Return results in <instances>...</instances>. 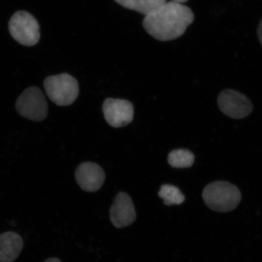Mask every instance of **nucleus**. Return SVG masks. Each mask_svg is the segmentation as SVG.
Returning a JSON list of instances; mask_svg holds the SVG:
<instances>
[{"mask_svg":"<svg viewBox=\"0 0 262 262\" xmlns=\"http://www.w3.org/2000/svg\"><path fill=\"white\" fill-rule=\"evenodd\" d=\"M159 196L167 206L180 205L185 201V196L180 190L171 185H162L159 192Z\"/></svg>","mask_w":262,"mask_h":262,"instance_id":"obj_13","label":"nucleus"},{"mask_svg":"<svg viewBox=\"0 0 262 262\" xmlns=\"http://www.w3.org/2000/svg\"><path fill=\"white\" fill-rule=\"evenodd\" d=\"M217 102L222 112L234 119H244L253 109V104L248 97L234 90L222 91L219 95Z\"/></svg>","mask_w":262,"mask_h":262,"instance_id":"obj_6","label":"nucleus"},{"mask_svg":"<svg viewBox=\"0 0 262 262\" xmlns=\"http://www.w3.org/2000/svg\"><path fill=\"white\" fill-rule=\"evenodd\" d=\"M9 30L12 38L25 47H32L40 40V26L34 16L26 11H19L12 16Z\"/></svg>","mask_w":262,"mask_h":262,"instance_id":"obj_4","label":"nucleus"},{"mask_svg":"<svg viewBox=\"0 0 262 262\" xmlns=\"http://www.w3.org/2000/svg\"><path fill=\"white\" fill-rule=\"evenodd\" d=\"M24 241L14 232H6L0 235V262H13L20 254Z\"/></svg>","mask_w":262,"mask_h":262,"instance_id":"obj_10","label":"nucleus"},{"mask_svg":"<svg viewBox=\"0 0 262 262\" xmlns=\"http://www.w3.org/2000/svg\"><path fill=\"white\" fill-rule=\"evenodd\" d=\"M15 108L21 116L35 122H41L48 114L47 99L41 90L35 86L23 92L16 101Z\"/></svg>","mask_w":262,"mask_h":262,"instance_id":"obj_5","label":"nucleus"},{"mask_svg":"<svg viewBox=\"0 0 262 262\" xmlns=\"http://www.w3.org/2000/svg\"><path fill=\"white\" fill-rule=\"evenodd\" d=\"M188 0H171V2L178 3H181V4H183L186 2H187Z\"/></svg>","mask_w":262,"mask_h":262,"instance_id":"obj_16","label":"nucleus"},{"mask_svg":"<svg viewBox=\"0 0 262 262\" xmlns=\"http://www.w3.org/2000/svg\"><path fill=\"white\" fill-rule=\"evenodd\" d=\"M43 85L49 99L58 106L71 105L79 94L78 81L67 73L46 78Z\"/></svg>","mask_w":262,"mask_h":262,"instance_id":"obj_3","label":"nucleus"},{"mask_svg":"<svg viewBox=\"0 0 262 262\" xmlns=\"http://www.w3.org/2000/svg\"><path fill=\"white\" fill-rule=\"evenodd\" d=\"M44 262H61V261L57 258H48L47 260Z\"/></svg>","mask_w":262,"mask_h":262,"instance_id":"obj_15","label":"nucleus"},{"mask_svg":"<svg viewBox=\"0 0 262 262\" xmlns=\"http://www.w3.org/2000/svg\"><path fill=\"white\" fill-rule=\"evenodd\" d=\"M257 35L258 40H259L260 44L262 46V19L257 29Z\"/></svg>","mask_w":262,"mask_h":262,"instance_id":"obj_14","label":"nucleus"},{"mask_svg":"<svg viewBox=\"0 0 262 262\" xmlns=\"http://www.w3.org/2000/svg\"><path fill=\"white\" fill-rule=\"evenodd\" d=\"M194 20V15L188 6L170 2L146 15L143 26L156 40L168 41L181 37Z\"/></svg>","mask_w":262,"mask_h":262,"instance_id":"obj_1","label":"nucleus"},{"mask_svg":"<svg viewBox=\"0 0 262 262\" xmlns=\"http://www.w3.org/2000/svg\"><path fill=\"white\" fill-rule=\"evenodd\" d=\"M195 157L190 150L179 149L169 154L168 161L170 166L175 168H190L194 163Z\"/></svg>","mask_w":262,"mask_h":262,"instance_id":"obj_12","label":"nucleus"},{"mask_svg":"<svg viewBox=\"0 0 262 262\" xmlns=\"http://www.w3.org/2000/svg\"><path fill=\"white\" fill-rule=\"evenodd\" d=\"M203 198L206 206L212 210L226 212L237 208L242 196L237 186L228 182L216 181L206 186Z\"/></svg>","mask_w":262,"mask_h":262,"instance_id":"obj_2","label":"nucleus"},{"mask_svg":"<svg viewBox=\"0 0 262 262\" xmlns=\"http://www.w3.org/2000/svg\"><path fill=\"white\" fill-rule=\"evenodd\" d=\"M103 111L107 123L117 128L126 126L133 120V104L126 100L107 98L103 103Z\"/></svg>","mask_w":262,"mask_h":262,"instance_id":"obj_7","label":"nucleus"},{"mask_svg":"<svg viewBox=\"0 0 262 262\" xmlns=\"http://www.w3.org/2000/svg\"><path fill=\"white\" fill-rule=\"evenodd\" d=\"M123 8L133 10L145 16L156 11L166 3V0H114Z\"/></svg>","mask_w":262,"mask_h":262,"instance_id":"obj_11","label":"nucleus"},{"mask_svg":"<svg viewBox=\"0 0 262 262\" xmlns=\"http://www.w3.org/2000/svg\"><path fill=\"white\" fill-rule=\"evenodd\" d=\"M136 217L135 207L130 196L125 192L119 193L110 210L111 221L114 227H127L136 221Z\"/></svg>","mask_w":262,"mask_h":262,"instance_id":"obj_8","label":"nucleus"},{"mask_svg":"<svg viewBox=\"0 0 262 262\" xmlns=\"http://www.w3.org/2000/svg\"><path fill=\"white\" fill-rule=\"evenodd\" d=\"M75 178L81 188L87 192H96L102 186L105 173L97 164L85 162L78 166Z\"/></svg>","mask_w":262,"mask_h":262,"instance_id":"obj_9","label":"nucleus"}]
</instances>
